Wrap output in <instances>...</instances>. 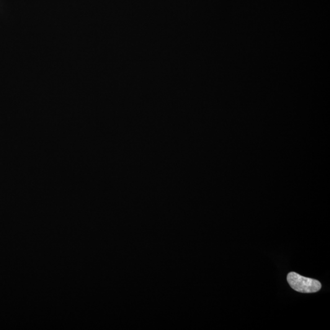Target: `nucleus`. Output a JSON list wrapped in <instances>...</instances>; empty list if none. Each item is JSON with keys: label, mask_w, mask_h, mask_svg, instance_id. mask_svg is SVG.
Returning <instances> with one entry per match:
<instances>
[{"label": "nucleus", "mask_w": 330, "mask_h": 330, "mask_svg": "<svg viewBox=\"0 0 330 330\" xmlns=\"http://www.w3.org/2000/svg\"><path fill=\"white\" fill-rule=\"evenodd\" d=\"M287 280L290 287L298 292H317L322 288L321 283L319 281L303 277L295 272L289 273Z\"/></svg>", "instance_id": "1"}]
</instances>
